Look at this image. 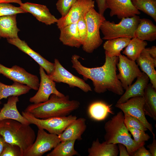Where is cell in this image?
<instances>
[{
    "label": "cell",
    "mask_w": 156,
    "mask_h": 156,
    "mask_svg": "<svg viewBox=\"0 0 156 156\" xmlns=\"http://www.w3.org/2000/svg\"><path fill=\"white\" fill-rule=\"evenodd\" d=\"M19 101L18 96L8 97L7 101L0 109V121L7 119L16 120L26 125H30L29 122L21 114L18 110L17 103Z\"/></svg>",
    "instance_id": "obj_18"
},
{
    "label": "cell",
    "mask_w": 156,
    "mask_h": 156,
    "mask_svg": "<svg viewBox=\"0 0 156 156\" xmlns=\"http://www.w3.org/2000/svg\"><path fill=\"white\" fill-rule=\"evenodd\" d=\"M144 104L143 97L138 96L131 98L123 103H117L115 107L120 109L124 114L138 118L143 123L153 137H155L152 125L148 122L145 117L143 109Z\"/></svg>",
    "instance_id": "obj_10"
},
{
    "label": "cell",
    "mask_w": 156,
    "mask_h": 156,
    "mask_svg": "<svg viewBox=\"0 0 156 156\" xmlns=\"http://www.w3.org/2000/svg\"><path fill=\"white\" fill-rule=\"evenodd\" d=\"M31 89L28 86L15 81L11 85L5 84L0 81V104L1 100L11 96H18L26 94Z\"/></svg>",
    "instance_id": "obj_27"
},
{
    "label": "cell",
    "mask_w": 156,
    "mask_h": 156,
    "mask_svg": "<svg viewBox=\"0 0 156 156\" xmlns=\"http://www.w3.org/2000/svg\"><path fill=\"white\" fill-rule=\"evenodd\" d=\"M154 0V1H156V0Z\"/></svg>",
    "instance_id": "obj_47"
},
{
    "label": "cell",
    "mask_w": 156,
    "mask_h": 156,
    "mask_svg": "<svg viewBox=\"0 0 156 156\" xmlns=\"http://www.w3.org/2000/svg\"><path fill=\"white\" fill-rule=\"evenodd\" d=\"M39 73L40 81L38 91L33 96L30 98V102L38 103L45 102L49 100L50 95L54 94L62 97L65 96L58 91L56 88L55 82L46 74L43 69L40 66Z\"/></svg>",
    "instance_id": "obj_14"
},
{
    "label": "cell",
    "mask_w": 156,
    "mask_h": 156,
    "mask_svg": "<svg viewBox=\"0 0 156 156\" xmlns=\"http://www.w3.org/2000/svg\"><path fill=\"white\" fill-rule=\"evenodd\" d=\"M54 63V71L49 75L52 80L55 82L67 84L70 88H78L85 92L92 91L90 86L84 80L74 75L66 69L57 59H55Z\"/></svg>",
    "instance_id": "obj_9"
},
{
    "label": "cell",
    "mask_w": 156,
    "mask_h": 156,
    "mask_svg": "<svg viewBox=\"0 0 156 156\" xmlns=\"http://www.w3.org/2000/svg\"><path fill=\"white\" fill-rule=\"evenodd\" d=\"M147 147L149 149V151L151 156H156V140L155 137H153V140L152 143L147 145Z\"/></svg>",
    "instance_id": "obj_41"
},
{
    "label": "cell",
    "mask_w": 156,
    "mask_h": 156,
    "mask_svg": "<svg viewBox=\"0 0 156 156\" xmlns=\"http://www.w3.org/2000/svg\"><path fill=\"white\" fill-rule=\"evenodd\" d=\"M143 97L145 100L143 109L145 115L156 120V90L151 83L145 89Z\"/></svg>",
    "instance_id": "obj_26"
},
{
    "label": "cell",
    "mask_w": 156,
    "mask_h": 156,
    "mask_svg": "<svg viewBox=\"0 0 156 156\" xmlns=\"http://www.w3.org/2000/svg\"><path fill=\"white\" fill-rule=\"evenodd\" d=\"M98 9V12L104 15L105 12L107 9L106 5V0H96Z\"/></svg>",
    "instance_id": "obj_40"
},
{
    "label": "cell",
    "mask_w": 156,
    "mask_h": 156,
    "mask_svg": "<svg viewBox=\"0 0 156 156\" xmlns=\"http://www.w3.org/2000/svg\"><path fill=\"white\" fill-rule=\"evenodd\" d=\"M75 140L61 141L47 156H73L79 155L75 149Z\"/></svg>",
    "instance_id": "obj_31"
},
{
    "label": "cell",
    "mask_w": 156,
    "mask_h": 156,
    "mask_svg": "<svg viewBox=\"0 0 156 156\" xmlns=\"http://www.w3.org/2000/svg\"><path fill=\"white\" fill-rule=\"evenodd\" d=\"M136 0H131V1H136Z\"/></svg>",
    "instance_id": "obj_46"
},
{
    "label": "cell",
    "mask_w": 156,
    "mask_h": 156,
    "mask_svg": "<svg viewBox=\"0 0 156 156\" xmlns=\"http://www.w3.org/2000/svg\"><path fill=\"white\" fill-rule=\"evenodd\" d=\"M6 142L3 137L0 134V156L2 153Z\"/></svg>",
    "instance_id": "obj_45"
},
{
    "label": "cell",
    "mask_w": 156,
    "mask_h": 156,
    "mask_svg": "<svg viewBox=\"0 0 156 156\" xmlns=\"http://www.w3.org/2000/svg\"><path fill=\"white\" fill-rule=\"evenodd\" d=\"M135 82L129 86L125 90L117 102L118 103L125 102L129 99L133 97L141 96L143 97L145 89L149 83V79L144 73L137 78Z\"/></svg>",
    "instance_id": "obj_21"
},
{
    "label": "cell",
    "mask_w": 156,
    "mask_h": 156,
    "mask_svg": "<svg viewBox=\"0 0 156 156\" xmlns=\"http://www.w3.org/2000/svg\"><path fill=\"white\" fill-rule=\"evenodd\" d=\"M60 41L64 45L79 48L82 45L78 32L77 23L68 25L60 29Z\"/></svg>",
    "instance_id": "obj_23"
},
{
    "label": "cell",
    "mask_w": 156,
    "mask_h": 156,
    "mask_svg": "<svg viewBox=\"0 0 156 156\" xmlns=\"http://www.w3.org/2000/svg\"><path fill=\"white\" fill-rule=\"evenodd\" d=\"M140 19V17L136 15L122 18L117 24L105 19L100 28L103 36L102 39L107 40L121 37L131 39L135 37V31Z\"/></svg>",
    "instance_id": "obj_5"
},
{
    "label": "cell",
    "mask_w": 156,
    "mask_h": 156,
    "mask_svg": "<svg viewBox=\"0 0 156 156\" xmlns=\"http://www.w3.org/2000/svg\"><path fill=\"white\" fill-rule=\"evenodd\" d=\"M86 121L85 118L81 117L72 122L58 135L60 141L82 140V135L87 128Z\"/></svg>",
    "instance_id": "obj_20"
},
{
    "label": "cell",
    "mask_w": 156,
    "mask_h": 156,
    "mask_svg": "<svg viewBox=\"0 0 156 156\" xmlns=\"http://www.w3.org/2000/svg\"><path fill=\"white\" fill-rule=\"evenodd\" d=\"M0 74L14 82L26 85L34 90H37L38 89L40 83L38 77L18 66L15 65L9 68L0 63Z\"/></svg>",
    "instance_id": "obj_12"
},
{
    "label": "cell",
    "mask_w": 156,
    "mask_h": 156,
    "mask_svg": "<svg viewBox=\"0 0 156 156\" xmlns=\"http://www.w3.org/2000/svg\"><path fill=\"white\" fill-rule=\"evenodd\" d=\"M105 54V61L102 66L89 68L83 66L79 61L80 56L73 55L71 58L72 67L84 79H90L92 82L94 91L101 94L107 90L119 95L124 92L121 83L118 79L116 64L118 56L111 57Z\"/></svg>",
    "instance_id": "obj_1"
},
{
    "label": "cell",
    "mask_w": 156,
    "mask_h": 156,
    "mask_svg": "<svg viewBox=\"0 0 156 156\" xmlns=\"http://www.w3.org/2000/svg\"><path fill=\"white\" fill-rule=\"evenodd\" d=\"M117 144L120 156H130L126 146L120 143Z\"/></svg>",
    "instance_id": "obj_42"
},
{
    "label": "cell",
    "mask_w": 156,
    "mask_h": 156,
    "mask_svg": "<svg viewBox=\"0 0 156 156\" xmlns=\"http://www.w3.org/2000/svg\"><path fill=\"white\" fill-rule=\"evenodd\" d=\"M132 2L138 10L149 15L156 22V1L137 0Z\"/></svg>",
    "instance_id": "obj_32"
},
{
    "label": "cell",
    "mask_w": 156,
    "mask_h": 156,
    "mask_svg": "<svg viewBox=\"0 0 156 156\" xmlns=\"http://www.w3.org/2000/svg\"><path fill=\"white\" fill-rule=\"evenodd\" d=\"M148 53L150 55L156 60V47L153 46L151 48H147Z\"/></svg>",
    "instance_id": "obj_43"
},
{
    "label": "cell",
    "mask_w": 156,
    "mask_h": 156,
    "mask_svg": "<svg viewBox=\"0 0 156 156\" xmlns=\"http://www.w3.org/2000/svg\"><path fill=\"white\" fill-rule=\"evenodd\" d=\"M88 112L90 117L98 121L105 119L109 113L114 114L110 106L102 101H96L89 107Z\"/></svg>",
    "instance_id": "obj_29"
},
{
    "label": "cell",
    "mask_w": 156,
    "mask_h": 156,
    "mask_svg": "<svg viewBox=\"0 0 156 156\" xmlns=\"http://www.w3.org/2000/svg\"><path fill=\"white\" fill-rule=\"evenodd\" d=\"M16 14L0 17V36L8 38L18 37L20 30L17 27Z\"/></svg>",
    "instance_id": "obj_24"
},
{
    "label": "cell",
    "mask_w": 156,
    "mask_h": 156,
    "mask_svg": "<svg viewBox=\"0 0 156 156\" xmlns=\"http://www.w3.org/2000/svg\"><path fill=\"white\" fill-rule=\"evenodd\" d=\"M129 38L121 37L107 40L104 43L105 53L111 57L119 56L121 52L131 40Z\"/></svg>",
    "instance_id": "obj_28"
},
{
    "label": "cell",
    "mask_w": 156,
    "mask_h": 156,
    "mask_svg": "<svg viewBox=\"0 0 156 156\" xmlns=\"http://www.w3.org/2000/svg\"><path fill=\"white\" fill-rule=\"evenodd\" d=\"M80 104L77 100H70L68 95L60 97L52 94L47 101L30 104L24 111L37 118L44 119L68 116L78 109Z\"/></svg>",
    "instance_id": "obj_2"
},
{
    "label": "cell",
    "mask_w": 156,
    "mask_h": 156,
    "mask_svg": "<svg viewBox=\"0 0 156 156\" xmlns=\"http://www.w3.org/2000/svg\"><path fill=\"white\" fill-rule=\"evenodd\" d=\"M147 45V43L146 41L134 37L131 39L122 53L129 59L135 61Z\"/></svg>",
    "instance_id": "obj_30"
},
{
    "label": "cell",
    "mask_w": 156,
    "mask_h": 156,
    "mask_svg": "<svg viewBox=\"0 0 156 156\" xmlns=\"http://www.w3.org/2000/svg\"><path fill=\"white\" fill-rule=\"evenodd\" d=\"M22 115L30 124L36 125L38 128L46 130L49 133L58 135L61 134L70 123L77 118L76 116L69 115L40 119L24 111L22 112Z\"/></svg>",
    "instance_id": "obj_7"
},
{
    "label": "cell",
    "mask_w": 156,
    "mask_h": 156,
    "mask_svg": "<svg viewBox=\"0 0 156 156\" xmlns=\"http://www.w3.org/2000/svg\"><path fill=\"white\" fill-rule=\"evenodd\" d=\"M87 32L86 39L82 45L83 50L86 53H92L102 44L103 41L100 35V28L106 19L97 12L94 8L91 9L84 17Z\"/></svg>",
    "instance_id": "obj_6"
},
{
    "label": "cell",
    "mask_w": 156,
    "mask_h": 156,
    "mask_svg": "<svg viewBox=\"0 0 156 156\" xmlns=\"http://www.w3.org/2000/svg\"><path fill=\"white\" fill-rule=\"evenodd\" d=\"M0 134L6 142L19 146L23 156L36 138L35 131L29 125L11 119L0 121Z\"/></svg>",
    "instance_id": "obj_3"
},
{
    "label": "cell",
    "mask_w": 156,
    "mask_h": 156,
    "mask_svg": "<svg viewBox=\"0 0 156 156\" xmlns=\"http://www.w3.org/2000/svg\"><path fill=\"white\" fill-rule=\"evenodd\" d=\"M95 7L93 0H77L65 16L58 19L57 25L59 29L70 24L77 23L81 18Z\"/></svg>",
    "instance_id": "obj_13"
},
{
    "label": "cell",
    "mask_w": 156,
    "mask_h": 156,
    "mask_svg": "<svg viewBox=\"0 0 156 156\" xmlns=\"http://www.w3.org/2000/svg\"><path fill=\"white\" fill-rule=\"evenodd\" d=\"M26 12L20 7L10 3H0V17Z\"/></svg>",
    "instance_id": "obj_33"
},
{
    "label": "cell",
    "mask_w": 156,
    "mask_h": 156,
    "mask_svg": "<svg viewBox=\"0 0 156 156\" xmlns=\"http://www.w3.org/2000/svg\"><path fill=\"white\" fill-rule=\"evenodd\" d=\"M135 61L142 70L148 76L151 83L156 90V60L150 55L147 48L143 50Z\"/></svg>",
    "instance_id": "obj_19"
},
{
    "label": "cell",
    "mask_w": 156,
    "mask_h": 156,
    "mask_svg": "<svg viewBox=\"0 0 156 156\" xmlns=\"http://www.w3.org/2000/svg\"><path fill=\"white\" fill-rule=\"evenodd\" d=\"M106 5L110 10V16H116L120 19L140 14L131 0H106Z\"/></svg>",
    "instance_id": "obj_15"
},
{
    "label": "cell",
    "mask_w": 156,
    "mask_h": 156,
    "mask_svg": "<svg viewBox=\"0 0 156 156\" xmlns=\"http://www.w3.org/2000/svg\"><path fill=\"white\" fill-rule=\"evenodd\" d=\"M7 39L8 43L15 46L33 59L43 68L48 75H50L53 73L54 69V63L48 61L31 49L25 41L21 40L19 37Z\"/></svg>",
    "instance_id": "obj_16"
},
{
    "label": "cell",
    "mask_w": 156,
    "mask_h": 156,
    "mask_svg": "<svg viewBox=\"0 0 156 156\" xmlns=\"http://www.w3.org/2000/svg\"><path fill=\"white\" fill-rule=\"evenodd\" d=\"M60 142L58 135L38 128L35 140L24 156H41L55 148Z\"/></svg>",
    "instance_id": "obj_8"
},
{
    "label": "cell",
    "mask_w": 156,
    "mask_h": 156,
    "mask_svg": "<svg viewBox=\"0 0 156 156\" xmlns=\"http://www.w3.org/2000/svg\"><path fill=\"white\" fill-rule=\"evenodd\" d=\"M20 7L26 13L31 14L40 22L47 25L56 23L58 19L52 15L46 6L30 2L22 3Z\"/></svg>",
    "instance_id": "obj_17"
},
{
    "label": "cell",
    "mask_w": 156,
    "mask_h": 156,
    "mask_svg": "<svg viewBox=\"0 0 156 156\" xmlns=\"http://www.w3.org/2000/svg\"><path fill=\"white\" fill-rule=\"evenodd\" d=\"M128 131L132 135L134 141L138 144H145L151 138L147 133L141 130L133 128H127Z\"/></svg>",
    "instance_id": "obj_35"
},
{
    "label": "cell",
    "mask_w": 156,
    "mask_h": 156,
    "mask_svg": "<svg viewBox=\"0 0 156 156\" xmlns=\"http://www.w3.org/2000/svg\"><path fill=\"white\" fill-rule=\"evenodd\" d=\"M116 64L119 73L117 74L124 90L131 85L134 80L141 76L142 72L139 69L135 61L121 54Z\"/></svg>",
    "instance_id": "obj_11"
},
{
    "label": "cell",
    "mask_w": 156,
    "mask_h": 156,
    "mask_svg": "<svg viewBox=\"0 0 156 156\" xmlns=\"http://www.w3.org/2000/svg\"><path fill=\"white\" fill-rule=\"evenodd\" d=\"M77 0H58L56 8L62 16H65Z\"/></svg>",
    "instance_id": "obj_36"
},
{
    "label": "cell",
    "mask_w": 156,
    "mask_h": 156,
    "mask_svg": "<svg viewBox=\"0 0 156 156\" xmlns=\"http://www.w3.org/2000/svg\"><path fill=\"white\" fill-rule=\"evenodd\" d=\"M124 116L121 111L118 112L106 122L104 126L105 133L104 139L108 143L121 144L126 147L129 156L140 146L145 144H138L131 137V135L125 126Z\"/></svg>",
    "instance_id": "obj_4"
},
{
    "label": "cell",
    "mask_w": 156,
    "mask_h": 156,
    "mask_svg": "<svg viewBox=\"0 0 156 156\" xmlns=\"http://www.w3.org/2000/svg\"><path fill=\"white\" fill-rule=\"evenodd\" d=\"M132 156H151L149 150H147L144 145L140 146L133 153Z\"/></svg>",
    "instance_id": "obj_39"
},
{
    "label": "cell",
    "mask_w": 156,
    "mask_h": 156,
    "mask_svg": "<svg viewBox=\"0 0 156 156\" xmlns=\"http://www.w3.org/2000/svg\"><path fill=\"white\" fill-rule=\"evenodd\" d=\"M1 37L0 36V38Z\"/></svg>",
    "instance_id": "obj_48"
},
{
    "label": "cell",
    "mask_w": 156,
    "mask_h": 156,
    "mask_svg": "<svg viewBox=\"0 0 156 156\" xmlns=\"http://www.w3.org/2000/svg\"><path fill=\"white\" fill-rule=\"evenodd\" d=\"M135 37L143 41H154L156 39V25L150 19L140 18Z\"/></svg>",
    "instance_id": "obj_25"
},
{
    "label": "cell",
    "mask_w": 156,
    "mask_h": 156,
    "mask_svg": "<svg viewBox=\"0 0 156 156\" xmlns=\"http://www.w3.org/2000/svg\"><path fill=\"white\" fill-rule=\"evenodd\" d=\"M77 27L82 45L86 39L87 32L86 24L84 17L81 18L77 22Z\"/></svg>",
    "instance_id": "obj_38"
},
{
    "label": "cell",
    "mask_w": 156,
    "mask_h": 156,
    "mask_svg": "<svg viewBox=\"0 0 156 156\" xmlns=\"http://www.w3.org/2000/svg\"><path fill=\"white\" fill-rule=\"evenodd\" d=\"M88 156H117L119 150L117 144L101 143L97 138L94 140L88 150Z\"/></svg>",
    "instance_id": "obj_22"
},
{
    "label": "cell",
    "mask_w": 156,
    "mask_h": 156,
    "mask_svg": "<svg viewBox=\"0 0 156 156\" xmlns=\"http://www.w3.org/2000/svg\"><path fill=\"white\" fill-rule=\"evenodd\" d=\"M0 156H23L20 147L6 142Z\"/></svg>",
    "instance_id": "obj_37"
},
{
    "label": "cell",
    "mask_w": 156,
    "mask_h": 156,
    "mask_svg": "<svg viewBox=\"0 0 156 156\" xmlns=\"http://www.w3.org/2000/svg\"><path fill=\"white\" fill-rule=\"evenodd\" d=\"M124 122L127 128H133L145 131L148 130L143 123L138 118L126 114H124Z\"/></svg>",
    "instance_id": "obj_34"
},
{
    "label": "cell",
    "mask_w": 156,
    "mask_h": 156,
    "mask_svg": "<svg viewBox=\"0 0 156 156\" xmlns=\"http://www.w3.org/2000/svg\"><path fill=\"white\" fill-rule=\"evenodd\" d=\"M15 3L20 5L23 3L21 0H0V3Z\"/></svg>",
    "instance_id": "obj_44"
}]
</instances>
